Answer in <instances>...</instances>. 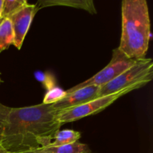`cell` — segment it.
<instances>
[{"mask_svg": "<svg viewBox=\"0 0 153 153\" xmlns=\"http://www.w3.org/2000/svg\"><path fill=\"white\" fill-rule=\"evenodd\" d=\"M66 95V91L59 88H53L49 90L45 95L43 103L46 105H51L60 101Z\"/></svg>", "mask_w": 153, "mask_h": 153, "instance_id": "4fadbf2b", "label": "cell"}, {"mask_svg": "<svg viewBox=\"0 0 153 153\" xmlns=\"http://www.w3.org/2000/svg\"><path fill=\"white\" fill-rule=\"evenodd\" d=\"M28 4L25 0H3L2 9L0 15V22L4 19L10 18L15 12Z\"/></svg>", "mask_w": 153, "mask_h": 153, "instance_id": "7c38bea8", "label": "cell"}, {"mask_svg": "<svg viewBox=\"0 0 153 153\" xmlns=\"http://www.w3.org/2000/svg\"><path fill=\"white\" fill-rule=\"evenodd\" d=\"M153 76V62L151 58L137 60L136 64L100 88L98 97L114 94L141 82H151Z\"/></svg>", "mask_w": 153, "mask_h": 153, "instance_id": "277c9868", "label": "cell"}, {"mask_svg": "<svg viewBox=\"0 0 153 153\" xmlns=\"http://www.w3.org/2000/svg\"><path fill=\"white\" fill-rule=\"evenodd\" d=\"M31 152L39 153H93L88 145L78 141L59 146H47Z\"/></svg>", "mask_w": 153, "mask_h": 153, "instance_id": "9c48e42d", "label": "cell"}, {"mask_svg": "<svg viewBox=\"0 0 153 153\" xmlns=\"http://www.w3.org/2000/svg\"><path fill=\"white\" fill-rule=\"evenodd\" d=\"M36 4L40 9L50 6H66L87 10L91 14L97 13V9L92 0H41Z\"/></svg>", "mask_w": 153, "mask_h": 153, "instance_id": "ba28073f", "label": "cell"}, {"mask_svg": "<svg viewBox=\"0 0 153 153\" xmlns=\"http://www.w3.org/2000/svg\"><path fill=\"white\" fill-rule=\"evenodd\" d=\"M2 4H3V0H0V15H1V9H2Z\"/></svg>", "mask_w": 153, "mask_h": 153, "instance_id": "9a60e30c", "label": "cell"}, {"mask_svg": "<svg viewBox=\"0 0 153 153\" xmlns=\"http://www.w3.org/2000/svg\"><path fill=\"white\" fill-rule=\"evenodd\" d=\"M52 104L10 108L0 146L11 153H23L47 147L62 125Z\"/></svg>", "mask_w": 153, "mask_h": 153, "instance_id": "6da1fadb", "label": "cell"}, {"mask_svg": "<svg viewBox=\"0 0 153 153\" xmlns=\"http://www.w3.org/2000/svg\"><path fill=\"white\" fill-rule=\"evenodd\" d=\"M0 153H11V152H8V151L6 150L5 149H4L2 146H0Z\"/></svg>", "mask_w": 153, "mask_h": 153, "instance_id": "5bb4252c", "label": "cell"}, {"mask_svg": "<svg viewBox=\"0 0 153 153\" xmlns=\"http://www.w3.org/2000/svg\"><path fill=\"white\" fill-rule=\"evenodd\" d=\"M100 88V87L94 85L80 88L70 94H66L64 98L52 104V106L58 114L78 107L97 98Z\"/></svg>", "mask_w": 153, "mask_h": 153, "instance_id": "52a82bcc", "label": "cell"}, {"mask_svg": "<svg viewBox=\"0 0 153 153\" xmlns=\"http://www.w3.org/2000/svg\"><path fill=\"white\" fill-rule=\"evenodd\" d=\"M1 82H2V81H1V77H0V85H1Z\"/></svg>", "mask_w": 153, "mask_h": 153, "instance_id": "e0dca14e", "label": "cell"}, {"mask_svg": "<svg viewBox=\"0 0 153 153\" xmlns=\"http://www.w3.org/2000/svg\"><path fill=\"white\" fill-rule=\"evenodd\" d=\"M14 35L10 19H5L0 22V53L13 44Z\"/></svg>", "mask_w": 153, "mask_h": 153, "instance_id": "8fae6325", "label": "cell"}, {"mask_svg": "<svg viewBox=\"0 0 153 153\" xmlns=\"http://www.w3.org/2000/svg\"><path fill=\"white\" fill-rule=\"evenodd\" d=\"M137 61V60L128 58L118 48H116L113 50L111 59L107 66L88 80L65 91L66 94H70L80 88L92 85L102 88L114 80L127 69L132 67Z\"/></svg>", "mask_w": 153, "mask_h": 153, "instance_id": "5b68a950", "label": "cell"}, {"mask_svg": "<svg viewBox=\"0 0 153 153\" xmlns=\"http://www.w3.org/2000/svg\"><path fill=\"white\" fill-rule=\"evenodd\" d=\"M150 40V19L146 0L122 1V33L118 49L134 60L146 58Z\"/></svg>", "mask_w": 153, "mask_h": 153, "instance_id": "7a4b0ae2", "label": "cell"}, {"mask_svg": "<svg viewBox=\"0 0 153 153\" xmlns=\"http://www.w3.org/2000/svg\"><path fill=\"white\" fill-rule=\"evenodd\" d=\"M149 82H139V83L131 85L128 88L121 90L114 94H109V95L104 96V97H97V98L94 99L85 104L61 112L58 114V121L61 123V125H63V124L79 120L82 118L90 116V115L98 114L99 112H101L109 105L113 104L116 100L120 98L121 97L126 95L131 91L139 89V88L146 85Z\"/></svg>", "mask_w": 153, "mask_h": 153, "instance_id": "3957f363", "label": "cell"}, {"mask_svg": "<svg viewBox=\"0 0 153 153\" xmlns=\"http://www.w3.org/2000/svg\"><path fill=\"white\" fill-rule=\"evenodd\" d=\"M39 10L40 8L37 4H31L28 3L8 18L11 22L14 35L13 45L16 49H20L22 47L30 25Z\"/></svg>", "mask_w": 153, "mask_h": 153, "instance_id": "8992f818", "label": "cell"}, {"mask_svg": "<svg viewBox=\"0 0 153 153\" xmlns=\"http://www.w3.org/2000/svg\"><path fill=\"white\" fill-rule=\"evenodd\" d=\"M80 137V132L77 131L72 129L58 130L54 135L53 140L49 146H59L70 144L77 142Z\"/></svg>", "mask_w": 153, "mask_h": 153, "instance_id": "30bf717a", "label": "cell"}, {"mask_svg": "<svg viewBox=\"0 0 153 153\" xmlns=\"http://www.w3.org/2000/svg\"><path fill=\"white\" fill-rule=\"evenodd\" d=\"M23 153H39V152H23ZM94 153V152H93Z\"/></svg>", "mask_w": 153, "mask_h": 153, "instance_id": "2e32d148", "label": "cell"}]
</instances>
